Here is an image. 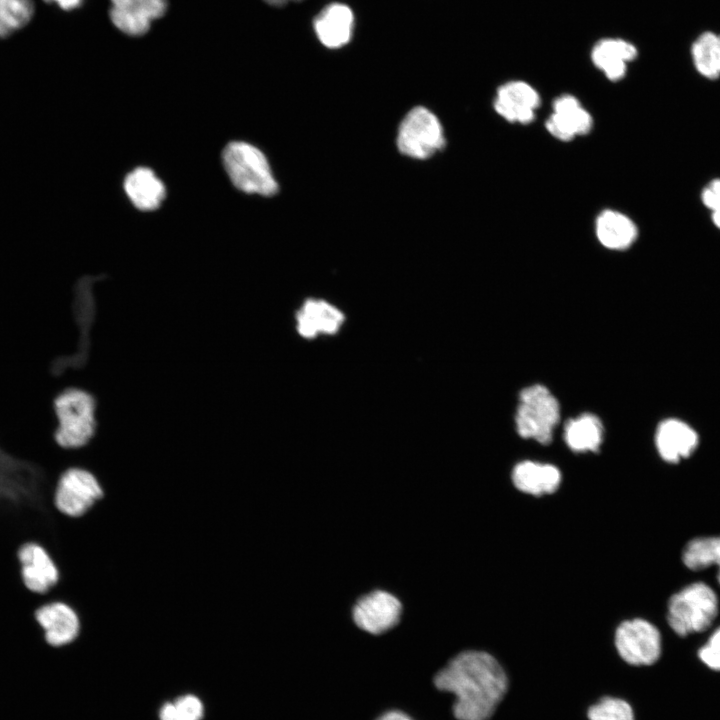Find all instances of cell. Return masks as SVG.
<instances>
[{
    "label": "cell",
    "mask_w": 720,
    "mask_h": 720,
    "mask_svg": "<svg viewBox=\"0 0 720 720\" xmlns=\"http://www.w3.org/2000/svg\"><path fill=\"white\" fill-rule=\"evenodd\" d=\"M109 17L113 25L128 36L146 34L151 23L162 17L167 0H110Z\"/></svg>",
    "instance_id": "obj_10"
},
{
    "label": "cell",
    "mask_w": 720,
    "mask_h": 720,
    "mask_svg": "<svg viewBox=\"0 0 720 720\" xmlns=\"http://www.w3.org/2000/svg\"><path fill=\"white\" fill-rule=\"evenodd\" d=\"M599 242L611 250H625L636 240L638 229L625 214L607 209L602 211L595 222Z\"/></svg>",
    "instance_id": "obj_20"
},
{
    "label": "cell",
    "mask_w": 720,
    "mask_h": 720,
    "mask_svg": "<svg viewBox=\"0 0 720 720\" xmlns=\"http://www.w3.org/2000/svg\"><path fill=\"white\" fill-rule=\"evenodd\" d=\"M545 126L553 137L567 142L588 134L593 127V118L575 96L564 94L554 100L553 113Z\"/></svg>",
    "instance_id": "obj_14"
},
{
    "label": "cell",
    "mask_w": 720,
    "mask_h": 720,
    "mask_svg": "<svg viewBox=\"0 0 720 720\" xmlns=\"http://www.w3.org/2000/svg\"><path fill=\"white\" fill-rule=\"evenodd\" d=\"M263 1H265L266 3H268L269 5H272V6H282L286 3H288L289 1L296 2V1H301V0H263Z\"/></svg>",
    "instance_id": "obj_33"
},
{
    "label": "cell",
    "mask_w": 720,
    "mask_h": 720,
    "mask_svg": "<svg viewBox=\"0 0 720 720\" xmlns=\"http://www.w3.org/2000/svg\"><path fill=\"white\" fill-rule=\"evenodd\" d=\"M434 684L455 695L453 713L458 720H488L507 691L508 679L492 655L467 650L436 674Z\"/></svg>",
    "instance_id": "obj_1"
},
{
    "label": "cell",
    "mask_w": 720,
    "mask_h": 720,
    "mask_svg": "<svg viewBox=\"0 0 720 720\" xmlns=\"http://www.w3.org/2000/svg\"><path fill=\"white\" fill-rule=\"evenodd\" d=\"M655 442L662 459L677 463L696 450L699 438L687 423L678 419H666L657 428Z\"/></svg>",
    "instance_id": "obj_16"
},
{
    "label": "cell",
    "mask_w": 720,
    "mask_h": 720,
    "mask_svg": "<svg viewBox=\"0 0 720 720\" xmlns=\"http://www.w3.org/2000/svg\"><path fill=\"white\" fill-rule=\"evenodd\" d=\"M175 706L185 720H201L203 716V705L199 698L194 695H185L174 701Z\"/></svg>",
    "instance_id": "obj_28"
},
{
    "label": "cell",
    "mask_w": 720,
    "mask_h": 720,
    "mask_svg": "<svg viewBox=\"0 0 720 720\" xmlns=\"http://www.w3.org/2000/svg\"><path fill=\"white\" fill-rule=\"evenodd\" d=\"M615 645L628 664L641 666L655 663L661 654L658 629L643 619L622 622L615 633Z\"/></svg>",
    "instance_id": "obj_8"
},
{
    "label": "cell",
    "mask_w": 720,
    "mask_h": 720,
    "mask_svg": "<svg viewBox=\"0 0 720 720\" xmlns=\"http://www.w3.org/2000/svg\"><path fill=\"white\" fill-rule=\"evenodd\" d=\"M123 186L132 204L142 211L159 208L166 195L163 182L147 167H138L129 172Z\"/></svg>",
    "instance_id": "obj_19"
},
{
    "label": "cell",
    "mask_w": 720,
    "mask_h": 720,
    "mask_svg": "<svg viewBox=\"0 0 720 720\" xmlns=\"http://www.w3.org/2000/svg\"><path fill=\"white\" fill-rule=\"evenodd\" d=\"M34 11L32 0H0V37L25 26Z\"/></svg>",
    "instance_id": "obj_25"
},
{
    "label": "cell",
    "mask_w": 720,
    "mask_h": 720,
    "mask_svg": "<svg viewBox=\"0 0 720 720\" xmlns=\"http://www.w3.org/2000/svg\"><path fill=\"white\" fill-rule=\"evenodd\" d=\"M402 604L390 592L374 590L354 604L352 617L361 630L379 635L395 627L401 618Z\"/></svg>",
    "instance_id": "obj_9"
},
{
    "label": "cell",
    "mask_w": 720,
    "mask_h": 720,
    "mask_svg": "<svg viewBox=\"0 0 720 720\" xmlns=\"http://www.w3.org/2000/svg\"><path fill=\"white\" fill-rule=\"evenodd\" d=\"M603 438V427L600 419L590 413L570 419L564 427V440L575 452H596Z\"/></svg>",
    "instance_id": "obj_22"
},
{
    "label": "cell",
    "mask_w": 720,
    "mask_h": 720,
    "mask_svg": "<svg viewBox=\"0 0 720 720\" xmlns=\"http://www.w3.org/2000/svg\"><path fill=\"white\" fill-rule=\"evenodd\" d=\"M638 55L636 47L620 38H604L591 50V60L608 80L619 81L627 72V65Z\"/></svg>",
    "instance_id": "obj_18"
},
{
    "label": "cell",
    "mask_w": 720,
    "mask_h": 720,
    "mask_svg": "<svg viewBox=\"0 0 720 720\" xmlns=\"http://www.w3.org/2000/svg\"><path fill=\"white\" fill-rule=\"evenodd\" d=\"M712 221L714 225L720 229V209L712 212Z\"/></svg>",
    "instance_id": "obj_34"
},
{
    "label": "cell",
    "mask_w": 720,
    "mask_h": 720,
    "mask_svg": "<svg viewBox=\"0 0 720 720\" xmlns=\"http://www.w3.org/2000/svg\"><path fill=\"white\" fill-rule=\"evenodd\" d=\"M559 417V403L545 386L535 384L520 392L515 424L521 437L549 444Z\"/></svg>",
    "instance_id": "obj_5"
},
{
    "label": "cell",
    "mask_w": 720,
    "mask_h": 720,
    "mask_svg": "<svg viewBox=\"0 0 720 720\" xmlns=\"http://www.w3.org/2000/svg\"><path fill=\"white\" fill-rule=\"evenodd\" d=\"M682 561L687 568L694 571L717 565V580L720 584V536L692 539L683 549Z\"/></svg>",
    "instance_id": "obj_23"
},
{
    "label": "cell",
    "mask_w": 720,
    "mask_h": 720,
    "mask_svg": "<svg viewBox=\"0 0 720 720\" xmlns=\"http://www.w3.org/2000/svg\"><path fill=\"white\" fill-rule=\"evenodd\" d=\"M354 15L345 4L332 3L324 7L313 21L319 41L327 48L346 45L353 33Z\"/></svg>",
    "instance_id": "obj_17"
},
{
    "label": "cell",
    "mask_w": 720,
    "mask_h": 720,
    "mask_svg": "<svg viewBox=\"0 0 720 720\" xmlns=\"http://www.w3.org/2000/svg\"><path fill=\"white\" fill-rule=\"evenodd\" d=\"M46 2H55L64 10H72L81 6L83 0H45Z\"/></svg>",
    "instance_id": "obj_32"
},
{
    "label": "cell",
    "mask_w": 720,
    "mask_h": 720,
    "mask_svg": "<svg viewBox=\"0 0 720 720\" xmlns=\"http://www.w3.org/2000/svg\"><path fill=\"white\" fill-rule=\"evenodd\" d=\"M103 495L100 484L89 471L71 467L58 478L54 505L65 516L79 518Z\"/></svg>",
    "instance_id": "obj_7"
},
{
    "label": "cell",
    "mask_w": 720,
    "mask_h": 720,
    "mask_svg": "<svg viewBox=\"0 0 720 720\" xmlns=\"http://www.w3.org/2000/svg\"><path fill=\"white\" fill-rule=\"evenodd\" d=\"M700 660L710 669L720 671V627L698 651Z\"/></svg>",
    "instance_id": "obj_27"
},
{
    "label": "cell",
    "mask_w": 720,
    "mask_h": 720,
    "mask_svg": "<svg viewBox=\"0 0 720 720\" xmlns=\"http://www.w3.org/2000/svg\"><path fill=\"white\" fill-rule=\"evenodd\" d=\"M54 408L58 418L56 443L66 449L86 445L96 426L93 397L79 389H68L56 397Z\"/></svg>",
    "instance_id": "obj_4"
},
{
    "label": "cell",
    "mask_w": 720,
    "mask_h": 720,
    "mask_svg": "<svg viewBox=\"0 0 720 720\" xmlns=\"http://www.w3.org/2000/svg\"><path fill=\"white\" fill-rule=\"evenodd\" d=\"M691 55L696 70L708 79L720 77V35L702 33L693 43Z\"/></svg>",
    "instance_id": "obj_24"
},
{
    "label": "cell",
    "mask_w": 720,
    "mask_h": 720,
    "mask_svg": "<svg viewBox=\"0 0 720 720\" xmlns=\"http://www.w3.org/2000/svg\"><path fill=\"white\" fill-rule=\"evenodd\" d=\"M587 716L589 720H634L633 710L626 701L608 696L590 706Z\"/></svg>",
    "instance_id": "obj_26"
},
{
    "label": "cell",
    "mask_w": 720,
    "mask_h": 720,
    "mask_svg": "<svg viewBox=\"0 0 720 720\" xmlns=\"http://www.w3.org/2000/svg\"><path fill=\"white\" fill-rule=\"evenodd\" d=\"M297 333L305 339L334 335L342 327L345 316L333 304L322 299H306L295 314Z\"/></svg>",
    "instance_id": "obj_15"
},
{
    "label": "cell",
    "mask_w": 720,
    "mask_h": 720,
    "mask_svg": "<svg viewBox=\"0 0 720 720\" xmlns=\"http://www.w3.org/2000/svg\"><path fill=\"white\" fill-rule=\"evenodd\" d=\"M718 613V598L710 586L692 583L672 595L667 621L679 636L698 633L710 627Z\"/></svg>",
    "instance_id": "obj_3"
},
{
    "label": "cell",
    "mask_w": 720,
    "mask_h": 720,
    "mask_svg": "<svg viewBox=\"0 0 720 720\" xmlns=\"http://www.w3.org/2000/svg\"><path fill=\"white\" fill-rule=\"evenodd\" d=\"M493 105L503 119L511 123L529 124L540 106V96L529 83L512 80L498 87Z\"/></svg>",
    "instance_id": "obj_12"
},
{
    "label": "cell",
    "mask_w": 720,
    "mask_h": 720,
    "mask_svg": "<svg viewBox=\"0 0 720 720\" xmlns=\"http://www.w3.org/2000/svg\"><path fill=\"white\" fill-rule=\"evenodd\" d=\"M160 720H185L174 702L165 703L160 709Z\"/></svg>",
    "instance_id": "obj_30"
},
{
    "label": "cell",
    "mask_w": 720,
    "mask_h": 720,
    "mask_svg": "<svg viewBox=\"0 0 720 720\" xmlns=\"http://www.w3.org/2000/svg\"><path fill=\"white\" fill-rule=\"evenodd\" d=\"M35 619L44 633L46 643L60 648L72 643L80 633V619L72 606L51 601L38 607Z\"/></svg>",
    "instance_id": "obj_13"
},
{
    "label": "cell",
    "mask_w": 720,
    "mask_h": 720,
    "mask_svg": "<svg viewBox=\"0 0 720 720\" xmlns=\"http://www.w3.org/2000/svg\"><path fill=\"white\" fill-rule=\"evenodd\" d=\"M21 578L25 587L37 594H46L59 581V569L48 551L36 542H27L17 552Z\"/></svg>",
    "instance_id": "obj_11"
},
{
    "label": "cell",
    "mask_w": 720,
    "mask_h": 720,
    "mask_svg": "<svg viewBox=\"0 0 720 720\" xmlns=\"http://www.w3.org/2000/svg\"><path fill=\"white\" fill-rule=\"evenodd\" d=\"M701 200L712 212L720 209V179H714L704 187Z\"/></svg>",
    "instance_id": "obj_29"
},
{
    "label": "cell",
    "mask_w": 720,
    "mask_h": 720,
    "mask_svg": "<svg viewBox=\"0 0 720 720\" xmlns=\"http://www.w3.org/2000/svg\"><path fill=\"white\" fill-rule=\"evenodd\" d=\"M437 116L423 106L411 109L400 123L396 144L399 151L414 159H427L445 146Z\"/></svg>",
    "instance_id": "obj_6"
},
{
    "label": "cell",
    "mask_w": 720,
    "mask_h": 720,
    "mask_svg": "<svg viewBox=\"0 0 720 720\" xmlns=\"http://www.w3.org/2000/svg\"><path fill=\"white\" fill-rule=\"evenodd\" d=\"M222 161L228 177L238 190L266 197L278 192V183L269 162L256 146L232 141L225 146Z\"/></svg>",
    "instance_id": "obj_2"
},
{
    "label": "cell",
    "mask_w": 720,
    "mask_h": 720,
    "mask_svg": "<svg viewBox=\"0 0 720 720\" xmlns=\"http://www.w3.org/2000/svg\"><path fill=\"white\" fill-rule=\"evenodd\" d=\"M512 479L520 491L542 495L552 493L558 488L561 473L557 467L550 464L523 461L514 467Z\"/></svg>",
    "instance_id": "obj_21"
},
{
    "label": "cell",
    "mask_w": 720,
    "mask_h": 720,
    "mask_svg": "<svg viewBox=\"0 0 720 720\" xmlns=\"http://www.w3.org/2000/svg\"><path fill=\"white\" fill-rule=\"evenodd\" d=\"M377 720H413L410 716L407 714L401 712V711H388L384 714H382Z\"/></svg>",
    "instance_id": "obj_31"
}]
</instances>
